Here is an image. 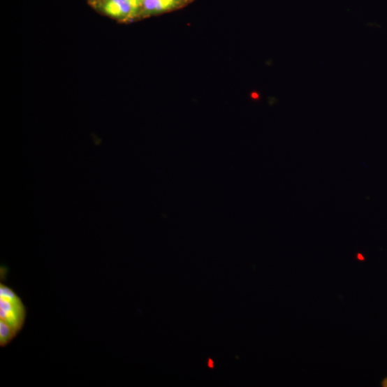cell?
<instances>
[{
	"label": "cell",
	"instance_id": "6da1fadb",
	"mask_svg": "<svg viewBox=\"0 0 387 387\" xmlns=\"http://www.w3.org/2000/svg\"><path fill=\"white\" fill-rule=\"evenodd\" d=\"M27 316L26 308L17 293L3 283L0 284V319L17 333L22 330Z\"/></svg>",
	"mask_w": 387,
	"mask_h": 387
},
{
	"label": "cell",
	"instance_id": "7a4b0ae2",
	"mask_svg": "<svg viewBox=\"0 0 387 387\" xmlns=\"http://www.w3.org/2000/svg\"><path fill=\"white\" fill-rule=\"evenodd\" d=\"M104 10L106 14L115 17H130L136 13L127 0H108Z\"/></svg>",
	"mask_w": 387,
	"mask_h": 387
},
{
	"label": "cell",
	"instance_id": "3957f363",
	"mask_svg": "<svg viewBox=\"0 0 387 387\" xmlns=\"http://www.w3.org/2000/svg\"><path fill=\"white\" fill-rule=\"evenodd\" d=\"M182 3V0H143V8L146 14H155L175 9Z\"/></svg>",
	"mask_w": 387,
	"mask_h": 387
},
{
	"label": "cell",
	"instance_id": "277c9868",
	"mask_svg": "<svg viewBox=\"0 0 387 387\" xmlns=\"http://www.w3.org/2000/svg\"><path fill=\"white\" fill-rule=\"evenodd\" d=\"M18 334L10 324L0 319V346L4 347L9 344Z\"/></svg>",
	"mask_w": 387,
	"mask_h": 387
},
{
	"label": "cell",
	"instance_id": "5b68a950",
	"mask_svg": "<svg viewBox=\"0 0 387 387\" xmlns=\"http://www.w3.org/2000/svg\"><path fill=\"white\" fill-rule=\"evenodd\" d=\"M127 1L136 12L143 7V0H127Z\"/></svg>",
	"mask_w": 387,
	"mask_h": 387
},
{
	"label": "cell",
	"instance_id": "8992f818",
	"mask_svg": "<svg viewBox=\"0 0 387 387\" xmlns=\"http://www.w3.org/2000/svg\"><path fill=\"white\" fill-rule=\"evenodd\" d=\"M209 365H210V367H213V365H212V361H210Z\"/></svg>",
	"mask_w": 387,
	"mask_h": 387
}]
</instances>
